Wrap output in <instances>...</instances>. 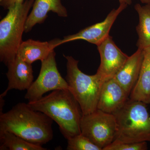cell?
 <instances>
[{
  "instance_id": "cell-2",
  "label": "cell",
  "mask_w": 150,
  "mask_h": 150,
  "mask_svg": "<svg viewBox=\"0 0 150 150\" xmlns=\"http://www.w3.org/2000/svg\"><path fill=\"white\" fill-rule=\"evenodd\" d=\"M28 103L34 110L43 112L55 121L67 140L81 134L80 122L83 113L69 90L53 91L48 95Z\"/></svg>"
},
{
  "instance_id": "cell-22",
  "label": "cell",
  "mask_w": 150,
  "mask_h": 150,
  "mask_svg": "<svg viewBox=\"0 0 150 150\" xmlns=\"http://www.w3.org/2000/svg\"><path fill=\"white\" fill-rule=\"evenodd\" d=\"M140 1L145 4H150V0H140Z\"/></svg>"
},
{
  "instance_id": "cell-7",
  "label": "cell",
  "mask_w": 150,
  "mask_h": 150,
  "mask_svg": "<svg viewBox=\"0 0 150 150\" xmlns=\"http://www.w3.org/2000/svg\"><path fill=\"white\" fill-rule=\"evenodd\" d=\"M54 50L48 57L41 61L39 75L27 90L25 98L28 102L35 101L48 92L70 88L66 80L62 77L57 67Z\"/></svg>"
},
{
  "instance_id": "cell-3",
  "label": "cell",
  "mask_w": 150,
  "mask_h": 150,
  "mask_svg": "<svg viewBox=\"0 0 150 150\" xmlns=\"http://www.w3.org/2000/svg\"><path fill=\"white\" fill-rule=\"evenodd\" d=\"M146 105L129 98L123 107L112 113L116 122L112 143L150 142V115Z\"/></svg>"
},
{
  "instance_id": "cell-15",
  "label": "cell",
  "mask_w": 150,
  "mask_h": 150,
  "mask_svg": "<svg viewBox=\"0 0 150 150\" xmlns=\"http://www.w3.org/2000/svg\"><path fill=\"white\" fill-rule=\"evenodd\" d=\"M144 57L139 76L131 91L130 98L150 103V47L144 49Z\"/></svg>"
},
{
  "instance_id": "cell-12",
  "label": "cell",
  "mask_w": 150,
  "mask_h": 150,
  "mask_svg": "<svg viewBox=\"0 0 150 150\" xmlns=\"http://www.w3.org/2000/svg\"><path fill=\"white\" fill-rule=\"evenodd\" d=\"M50 11L61 17H67L68 16L67 8L61 0H35L32 10L28 16L25 32H29L36 24L43 23Z\"/></svg>"
},
{
  "instance_id": "cell-5",
  "label": "cell",
  "mask_w": 150,
  "mask_h": 150,
  "mask_svg": "<svg viewBox=\"0 0 150 150\" xmlns=\"http://www.w3.org/2000/svg\"><path fill=\"white\" fill-rule=\"evenodd\" d=\"M67 59L66 80L70 91L80 105L83 115L97 109L100 89L103 83L97 74H86L78 67L79 61L71 56H65Z\"/></svg>"
},
{
  "instance_id": "cell-23",
  "label": "cell",
  "mask_w": 150,
  "mask_h": 150,
  "mask_svg": "<svg viewBox=\"0 0 150 150\" xmlns=\"http://www.w3.org/2000/svg\"><path fill=\"white\" fill-rule=\"evenodd\" d=\"M0 1H1V0H0Z\"/></svg>"
},
{
  "instance_id": "cell-20",
  "label": "cell",
  "mask_w": 150,
  "mask_h": 150,
  "mask_svg": "<svg viewBox=\"0 0 150 150\" xmlns=\"http://www.w3.org/2000/svg\"><path fill=\"white\" fill-rule=\"evenodd\" d=\"M24 0H1L0 5L6 10H8L12 6L16 4L23 3Z\"/></svg>"
},
{
  "instance_id": "cell-13",
  "label": "cell",
  "mask_w": 150,
  "mask_h": 150,
  "mask_svg": "<svg viewBox=\"0 0 150 150\" xmlns=\"http://www.w3.org/2000/svg\"><path fill=\"white\" fill-rule=\"evenodd\" d=\"M60 40L59 38H56L44 42L33 39L22 41L19 47L17 56L31 64L38 60L41 62L48 57L54 48L60 45Z\"/></svg>"
},
{
  "instance_id": "cell-11",
  "label": "cell",
  "mask_w": 150,
  "mask_h": 150,
  "mask_svg": "<svg viewBox=\"0 0 150 150\" xmlns=\"http://www.w3.org/2000/svg\"><path fill=\"white\" fill-rule=\"evenodd\" d=\"M7 67L8 71L6 75L8 85L0 96L4 97L11 90H27L34 79L32 64L24 62L17 56L14 60L9 63Z\"/></svg>"
},
{
  "instance_id": "cell-14",
  "label": "cell",
  "mask_w": 150,
  "mask_h": 150,
  "mask_svg": "<svg viewBox=\"0 0 150 150\" xmlns=\"http://www.w3.org/2000/svg\"><path fill=\"white\" fill-rule=\"evenodd\" d=\"M144 57V49L138 48L114 77L129 96L139 79Z\"/></svg>"
},
{
  "instance_id": "cell-18",
  "label": "cell",
  "mask_w": 150,
  "mask_h": 150,
  "mask_svg": "<svg viewBox=\"0 0 150 150\" xmlns=\"http://www.w3.org/2000/svg\"><path fill=\"white\" fill-rule=\"evenodd\" d=\"M67 141L68 150H102L81 133L71 137Z\"/></svg>"
},
{
  "instance_id": "cell-9",
  "label": "cell",
  "mask_w": 150,
  "mask_h": 150,
  "mask_svg": "<svg viewBox=\"0 0 150 150\" xmlns=\"http://www.w3.org/2000/svg\"><path fill=\"white\" fill-rule=\"evenodd\" d=\"M126 4H120L117 9H113L103 21L84 28L79 32L65 36L60 40V45L78 40H83L89 43L99 45L109 36V32L117 17L127 7Z\"/></svg>"
},
{
  "instance_id": "cell-16",
  "label": "cell",
  "mask_w": 150,
  "mask_h": 150,
  "mask_svg": "<svg viewBox=\"0 0 150 150\" xmlns=\"http://www.w3.org/2000/svg\"><path fill=\"white\" fill-rule=\"evenodd\" d=\"M139 17V24L136 27L138 35L137 43L138 48L144 49L150 47V4L134 6Z\"/></svg>"
},
{
  "instance_id": "cell-6",
  "label": "cell",
  "mask_w": 150,
  "mask_h": 150,
  "mask_svg": "<svg viewBox=\"0 0 150 150\" xmlns=\"http://www.w3.org/2000/svg\"><path fill=\"white\" fill-rule=\"evenodd\" d=\"M81 133L102 150L114 141L116 122L112 113L97 109L83 115L80 122Z\"/></svg>"
},
{
  "instance_id": "cell-10",
  "label": "cell",
  "mask_w": 150,
  "mask_h": 150,
  "mask_svg": "<svg viewBox=\"0 0 150 150\" xmlns=\"http://www.w3.org/2000/svg\"><path fill=\"white\" fill-rule=\"evenodd\" d=\"M129 95L113 78L103 84L98 103L97 109L113 113L123 107Z\"/></svg>"
},
{
  "instance_id": "cell-1",
  "label": "cell",
  "mask_w": 150,
  "mask_h": 150,
  "mask_svg": "<svg viewBox=\"0 0 150 150\" xmlns=\"http://www.w3.org/2000/svg\"><path fill=\"white\" fill-rule=\"evenodd\" d=\"M53 120L33 109L28 103H19L0 113V133L9 131L35 144L42 146L53 139Z\"/></svg>"
},
{
  "instance_id": "cell-19",
  "label": "cell",
  "mask_w": 150,
  "mask_h": 150,
  "mask_svg": "<svg viewBox=\"0 0 150 150\" xmlns=\"http://www.w3.org/2000/svg\"><path fill=\"white\" fill-rule=\"evenodd\" d=\"M147 142L133 143H111L103 150H146Z\"/></svg>"
},
{
  "instance_id": "cell-4",
  "label": "cell",
  "mask_w": 150,
  "mask_h": 150,
  "mask_svg": "<svg viewBox=\"0 0 150 150\" xmlns=\"http://www.w3.org/2000/svg\"><path fill=\"white\" fill-rule=\"evenodd\" d=\"M35 0H25L8 9L0 22V60L6 66L16 58L30 9Z\"/></svg>"
},
{
  "instance_id": "cell-17",
  "label": "cell",
  "mask_w": 150,
  "mask_h": 150,
  "mask_svg": "<svg viewBox=\"0 0 150 150\" xmlns=\"http://www.w3.org/2000/svg\"><path fill=\"white\" fill-rule=\"evenodd\" d=\"M1 150H46L42 146L28 142L16 134L9 132L0 133Z\"/></svg>"
},
{
  "instance_id": "cell-21",
  "label": "cell",
  "mask_w": 150,
  "mask_h": 150,
  "mask_svg": "<svg viewBox=\"0 0 150 150\" xmlns=\"http://www.w3.org/2000/svg\"><path fill=\"white\" fill-rule=\"evenodd\" d=\"M120 4H126L127 5H129L132 4V0H118Z\"/></svg>"
},
{
  "instance_id": "cell-8",
  "label": "cell",
  "mask_w": 150,
  "mask_h": 150,
  "mask_svg": "<svg viewBox=\"0 0 150 150\" xmlns=\"http://www.w3.org/2000/svg\"><path fill=\"white\" fill-rule=\"evenodd\" d=\"M100 63L96 74L103 82L114 78L129 56L121 51L109 35L97 46Z\"/></svg>"
}]
</instances>
